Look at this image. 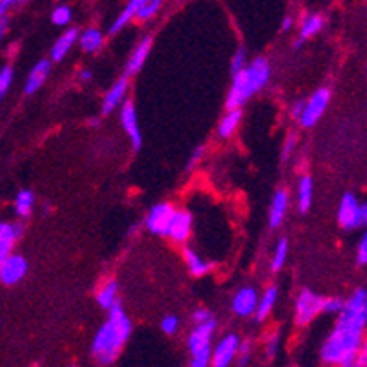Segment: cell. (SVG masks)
<instances>
[{"label": "cell", "instance_id": "f1b7e54d", "mask_svg": "<svg viewBox=\"0 0 367 367\" xmlns=\"http://www.w3.org/2000/svg\"><path fill=\"white\" fill-rule=\"evenodd\" d=\"M161 2L163 0H141V6H139V10H137L136 19H139V21H148V19H152V17L157 13V10H159Z\"/></svg>", "mask_w": 367, "mask_h": 367}, {"label": "cell", "instance_id": "3957f363", "mask_svg": "<svg viewBox=\"0 0 367 367\" xmlns=\"http://www.w3.org/2000/svg\"><path fill=\"white\" fill-rule=\"evenodd\" d=\"M271 66L265 59H256L249 68H242L234 73V82L226 97V108H240L243 102L249 101V97L260 91L269 81Z\"/></svg>", "mask_w": 367, "mask_h": 367}, {"label": "cell", "instance_id": "7bdbcfd3", "mask_svg": "<svg viewBox=\"0 0 367 367\" xmlns=\"http://www.w3.org/2000/svg\"><path fill=\"white\" fill-rule=\"evenodd\" d=\"M303 105H305V102H302V101L294 105V108H292V117H300V116H302Z\"/></svg>", "mask_w": 367, "mask_h": 367}, {"label": "cell", "instance_id": "ba28073f", "mask_svg": "<svg viewBox=\"0 0 367 367\" xmlns=\"http://www.w3.org/2000/svg\"><path fill=\"white\" fill-rule=\"evenodd\" d=\"M26 271H28V263L19 254H8L2 265H0V282L4 285H15L24 278Z\"/></svg>", "mask_w": 367, "mask_h": 367}, {"label": "cell", "instance_id": "2e32d148", "mask_svg": "<svg viewBox=\"0 0 367 367\" xmlns=\"http://www.w3.org/2000/svg\"><path fill=\"white\" fill-rule=\"evenodd\" d=\"M287 205H289V196H287L285 190H278L274 199H272V206H271V216H269V223L271 226H280L285 217L287 212Z\"/></svg>", "mask_w": 367, "mask_h": 367}, {"label": "cell", "instance_id": "f6af8a7d", "mask_svg": "<svg viewBox=\"0 0 367 367\" xmlns=\"http://www.w3.org/2000/svg\"><path fill=\"white\" fill-rule=\"evenodd\" d=\"M6 28H8V19H6V17H2V19H0V39L4 37Z\"/></svg>", "mask_w": 367, "mask_h": 367}, {"label": "cell", "instance_id": "8fae6325", "mask_svg": "<svg viewBox=\"0 0 367 367\" xmlns=\"http://www.w3.org/2000/svg\"><path fill=\"white\" fill-rule=\"evenodd\" d=\"M238 346H240V338L236 334H229L217 343L216 351L212 355V366L226 367L232 362V358L236 357Z\"/></svg>", "mask_w": 367, "mask_h": 367}, {"label": "cell", "instance_id": "e575fe53", "mask_svg": "<svg viewBox=\"0 0 367 367\" xmlns=\"http://www.w3.org/2000/svg\"><path fill=\"white\" fill-rule=\"evenodd\" d=\"M245 61H247L245 50L236 51V55L232 59V73H236V71H240L242 68H245Z\"/></svg>", "mask_w": 367, "mask_h": 367}, {"label": "cell", "instance_id": "9c48e42d", "mask_svg": "<svg viewBox=\"0 0 367 367\" xmlns=\"http://www.w3.org/2000/svg\"><path fill=\"white\" fill-rule=\"evenodd\" d=\"M174 211H176V208H174L170 203H159V205L152 206L150 214L146 217V226H148V231L157 234V236H166L168 223H170Z\"/></svg>", "mask_w": 367, "mask_h": 367}, {"label": "cell", "instance_id": "484cf974", "mask_svg": "<svg viewBox=\"0 0 367 367\" xmlns=\"http://www.w3.org/2000/svg\"><path fill=\"white\" fill-rule=\"evenodd\" d=\"M298 202H300V211L307 212L312 203V179L311 177H302L300 186H298Z\"/></svg>", "mask_w": 367, "mask_h": 367}, {"label": "cell", "instance_id": "ffe728a7", "mask_svg": "<svg viewBox=\"0 0 367 367\" xmlns=\"http://www.w3.org/2000/svg\"><path fill=\"white\" fill-rule=\"evenodd\" d=\"M22 236V226L17 223H0V247L11 249L13 243Z\"/></svg>", "mask_w": 367, "mask_h": 367}, {"label": "cell", "instance_id": "7402d4cb", "mask_svg": "<svg viewBox=\"0 0 367 367\" xmlns=\"http://www.w3.org/2000/svg\"><path fill=\"white\" fill-rule=\"evenodd\" d=\"M102 41H105V37L99 30L96 28H90V30H86L84 33L81 35V48L88 53H93L102 46Z\"/></svg>", "mask_w": 367, "mask_h": 367}, {"label": "cell", "instance_id": "7a4b0ae2", "mask_svg": "<svg viewBox=\"0 0 367 367\" xmlns=\"http://www.w3.org/2000/svg\"><path fill=\"white\" fill-rule=\"evenodd\" d=\"M108 311H110V318L99 329L96 340H93V346H91V352L96 355L97 360L101 364H111L119 357V352L125 347L132 331L130 320L126 318L125 311L119 303H114Z\"/></svg>", "mask_w": 367, "mask_h": 367}, {"label": "cell", "instance_id": "d4e9b609", "mask_svg": "<svg viewBox=\"0 0 367 367\" xmlns=\"http://www.w3.org/2000/svg\"><path fill=\"white\" fill-rule=\"evenodd\" d=\"M322 26H323V19L320 15H309L303 21L302 24V37H300V41L296 42V48L298 46H302L303 41H307L309 37L312 35H316L318 31L322 30Z\"/></svg>", "mask_w": 367, "mask_h": 367}, {"label": "cell", "instance_id": "f546056e", "mask_svg": "<svg viewBox=\"0 0 367 367\" xmlns=\"http://www.w3.org/2000/svg\"><path fill=\"white\" fill-rule=\"evenodd\" d=\"M287 251H289V243H287V240H282V242L278 243V249L274 252V258H272V271H280L282 269L287 260Z\"/></svg>", "mask_w": 367, "mask_h": 367}, {"label": "cell", "instance_id": "4dcf8cb0", "mask_svg": "<svg viewBox=\"0 0 367 367\" xmlns=\"http://www.w3.org/2000/svg\"><path fill=\"white\" fill-rule=\"evenodd\" d=\"M51 21L55 22L57 26H66L68 22L71 21V11L68 6H59V8H55L53 10V13H51Z\"/></svg>", "mask_w": 367, "mask_h": 367}, {"label": "cell", "instance_id": "d6986e66", "mask_svg": "<svg viewBox=\"0 0 367 367\" xmlns=\"http://www.w3.org/2000/svg\"><path fill=\"white\" fill-rule=\"evenodd\" d=\"M276 298H278L276 287H269V289L265 291V294H263L262 300H258V305H256L258 320H265V318L269 316V312L272 311V307H274V303H276Z\"/></svg>", "mask_w": 367, "mask_h": 367}, {"label": "cell", "instance_id": "ab89813d", "mask_svg": "<svg viewBox=\"0 0 367 367\" xmlns=\"http://www.w3.org/2000/svg\"><path fill=\"white\" fill-rule=\"evenodd\" d=\"M202 156H203V146H199V148H197V150L194 152V154H192L190 161H188V165H186V168H188V170H192V168H194V166H196L197 163H199V159H202Z\"/></svg>", "mask_w": 367, "mask_h": 367}, {"label": "cell", "instance_id": "836d02e7", "mask_svg": "<svg viewBox=\"0 0 367 367\" xmlns=\"http://www.w3.org/2000/svg\"><path fill=\"white\" fill-rule=\"evenodd\" d=\"M177 327H179V320L176 316H166L161 322V329L166 334H174L177 331Z\"/></svg>", "mask_w": 367, "mask_h": 367}, {"label": "cell", "instance_id": "cb8c5ba5", "mask_svg": "<svg viewBox=\"0 0 367 367\" xmlns=\"http://www.w3.org/2000/svg\"><path fill=\"white\" fill-rule=\"evenodd\" d=\"M185 262L194 276H203V274H206V272L212 269V263L203 262L202 258L197 256L196 252H192L190 249H186L185 251Z\"/></svg>", "mask_w": 367, "mask_h": 367}, {"label": "cell", "instance_id": "6da1fadb", "mask_svg": "<svg viewBox=\"0 0 367 367\" xmlns=\"http://www.w3.org/2000/svg\"><path fill=\"white\" fill-rule=\"evenodd\" d=\"M342 314L337 327L322 349L325 364L337 366H355L358 349L362 347V334L367 320V294L366 289H357L352 296L343 303Z\"/></svg>", "mask_w": 367, "mask_h": 367}, {"label": "cell", "instance_id": "5b68a950", "mask_svg": "<svg viewBox=\"0 0 367 367\" xmlns=\"http://www.w3.org/2000/svg\"><path fill=\"white\" fill-rule=\"evenodd\" d=\"M338 222L343 229H358L364 226L367 222V208L366 205H360L358 199L352 194H346L340 203L338 211Z\"/></svg>", "mask_w": 367, "mask_h": 367}, {"label": "cell", "instance_id": "f35d334b", "mask_svg": "<svg viewBox=\"0 0 367 367\" xmlns=\"http://www.w3.org/2000/svg\"><path fill=\"white\" fill-rule=\"evenodd\" d=\"M278 342H280V340H278V334H274V337L267 342V358H269V360H272V358L276 357Z\"/></svg>", "mask_w": 367, "mask_h": 367}, {"label": "cell", "instance_id": "9a60e30c", "mask_svg": "<svg viewBox=\"0 0 367 367\" xmlns=\"http://www.w3.org/2000/svg\"><path fill=\"white\" fill-rule=\"evenodd\" d=\"M152 50V39H143L139 44H137L136 51H134V55L130 57V61H128V66H126V75H134L137 71L141 70V66L145 64L146 57L150 53Z\"/></svg>", "mask_w": 367, "mask_h": 367}, {"label": "cell", "instance_id": "8992f818", "mask_svg": "<svg viewBox=\"0 0 367 367\" xmlns=\"http://www.w3.org/2000/svg\"><path fill=\"white\" fill-rule=\"evenodd\" d=\"M323 305V298L314 294L311 291H303L300 296H298L296 302V323L298 325H309V323L314 320V318L322 312Z\"/></svg>", "mask_w": 367, "mask_h": 367}, {"label": "cell", "instance_id": "277c9868", "mask_svg": "<svg viewBox=\"0 0 367 367\" xmlns=\"http://www.w3.org/2000/svg\"><path fill=\"white\" fill-rule=\"evenodd\" d=\"M216 329V322L208 318L205 322L197 323L188 338V349L192 355V367H206L211 364V340L212 332Z\"/></svg>", "mask_w": 367, "mask_h": 367}, {"label": "cell", "instance_id": "603a6c76", "mask_svg": "<svg viewBox=\"0 0 367 367\" xmlns=\"http://www.w3.org/2000/svg\"><path fill=\"white\" fill-rule=\"evenodd\" d=\"M139 6H141V0H130L128 2V6H126L125 10H123V13L119 17H117V21L111 24L110 28V33H117L119 30H123V26H126L128 22L136 17L137 10H139Z\"/></svg>", "mask_w": 367, "mask_h": 367}, {"label": "cell", "instance_id": "d590c367", "mask_svg": "<svg viewBox=\"0 0 367 367\" xmlns=\"http://www.w3.org/2000/svg\"><path fill=\"white\" fill-rule=\"evenodd\" d=\"M238 351H240V366H245L251 358V343L243 342L238 346Z\"/></svg>", "mask_w": 367, "mask_h": 367}, {"label": "cell", "instance_id": "5bb4252c", "mask_svg": "<svg viewBox=\"0 0 367 367\" xmlns=\"http://www.w3.org/2000/svg\"><path fill=\"white\" fill-rule=\"evenodd\" d=\"M126 91H128V79L123 77L121 81H117L116 84L111 86V90L106 93L105 101H102V116H108L111 110H116L117 106L121 105Z\"/></svg>", "mask_w": 367, "mask_h": 367}, {"label": "cell", "instance_id": "4fadbf2b", "mask_svg": "<svg viewBox=\"0 0 367 367\" xmlns=\"http://www.w3.org/2000/svg\"><path fill=\"white\" fill-rule=\"evenodd\" d=\"M256 305L258 294L251 287L242 289V291L234 296V302H232V309H234V312L240 314V316H249V314H252V312L256 311Z\"/></svg>", "mask_w": 367, "mask_h": 367}, {"label": "cell", "instance_id": "44dd1931", "mask_svg": "<svg viewBox=\"0 0 367 367\" xmlns=\"http://www.w3.org/2000/svg\"><path fill=\"white\" fill-rule=\"evenodd\" d=\"M240 121H242V110H240V108H231V111L222 119V125H220V136L231 137L232 134L236 132Z\"/></svg>", "mask_w": 367, "mask_h": 367}, {"label": "cell", "instance_id": "30bf717a", "mask_svg": "<svg viewBox=\"0 0 367 367\" xmlns=\"http://www.w3.org/2000/svg\"><path fill=\"white\" fill-rule=\"evenodd\" d=\"M192 232V216L186 211H174L172 220L168 223L166 236H170L174 242L185 243Z\"/></svg>", "mask_w": 367, "mask_h": 367}, {"label": "cell", "instance_id": "d6a6232c", "mask_svg": "<svg viewBox=\"0 0 367 367\" xmlns=\"http://www.w3.org/2000/svg\"><path fill=\"white\" fill-rule=\"evenodd\" d=\"M342 307H343L342 298H329V300H325V298H323L322 311L331 312V314H338V312L342 311Z\"/></svg>", "mask_w": 367, "mask_h": 367}, {"label": "cell", "instance_id": "4316f807", "mask_svg": "<svg viewBox=\"0 0 367 367\" xmlns=\"http://www.w3.org/2000/svg\"><path fill=\"white\" fill-rule=\"evenodd\" d=\"M117 298V283L116 282H108L105 287H102L99 294H97V302L102 309H110L114 303H116Z\"/></svg>", "mask_w": 367, "mask_h": 367}, {"label": "cell", "instance_id": "bcb514c9", "mask_svg": "<svg viewBox=\"0 0 367 367\" xmlns=\"http://www.w3.org/2000/svg\"><path fill=\"white\" fill-rule=\"evenodd\" d=\"M79 79H81L82 82H88L91 79V71L90 70H84V71H81V73H79Z\"/></svg>", "mask_w": 367, "mask_h": 367}, {"label": "cell", "instance_id": "83f0119b", "mask_svg": "<svg viewBox=\"0 0 367 367\" xmlns=\"http://www.w3.org/2000/svg\"><path fill=\"white\" fill-rule=\"evenodd\" d=\"M33 202H35V197L31 194L30 190H22L19 192V196H17V214L22 217H28L31 214V208H33Z\"/></svg>", "mask_w": 367, "mask_h": 367}, {"label": "cell", "instance_id": "74e56055", "mask_svg": "<svg viewBox=\"0 0 367 367\" xmlns=\"http://www.w3.org/2000/svg\"><path fill=\"white\" fill-rule=\"evenodd\" d=\"M294 146H296V136L291 134V136L287 137L285 146H283V159H289V156H291L292 150H294Z\"/></svg>", "mask_w": 367, "mask_h": 367}, {"label": "cell", "instance_id": "52a82bcc", "mask_svg": "<svg viewBox=\"0 0 367 367\" xmlns=\"http://www.w3.org/2000/svg\"><path fill=\"white\" fill-rule=\"evenodd\" d=\"M329 99H331V93H329V90H318L314 96L309 99V101L303 105V110H302V116H300V119H302V125L303 126H312L316 125L318 119L323 116V111H325L327 105H329Z\"/></svg>", "mask_w": 367, "mask_h": 367}, {"label": "cell", "instance_id": "7dc6e473", "mask_svg": "<svg viewBox=\"0 0 367 367\" xmlns=\"http://www.w3.org/2000/svg\"><path fill=\"white\" fill-rule=\"evenodd\" d=\"M291 24H292V19H291V17H287L285 21H283L282 28H283V30H289V28H291Z\"/></svg>", "mask_w": 367, "mask_h": 367}, {"label": "cell", "instance_id": "c3c4849f", "mask_svg": "<svg viewBox=\"0 0 367 367\" xmlns=\"http://www.w3.org/2000/svg\"><path fill=\"white\" fill-rule=\"evenodd\" d=\"M28 0H11V4H24Z\"/></svg>", "mask_w": 367, "mask_h": 367}, {"label": "cell", "instance_id": "e0dca14e", "mask_svg": "<svg viewBox=\"0 0 367 367\" xmlns=\"http://www.w3.org/2000/svg\"><path fill=\"white\" fill-rule=\"evenodd\" d=\"M50 73V61H41L39 64L31 70V73L28 75L26 81V93H35L39 88L42 86V82L46 81V77Z\"/></svg>", "mask_w": 367, "mask_h": 367}, {"label": "cell", "instance_id": "ee69618b", "mask_svg": "<svg viewBox=\"0 0 367 367\" xmlns=\"http://www.w3.org/2000/svg\"><path fill=\"white\" fill-rule=\"evenodd\" d=\"M10 252H11V249H8V247H0V265H2V262L8 258Z\"/></svg>", "mask_w": 367, "mask_h": 367}, {"label": "cell", "instance_id": "ac0fdd59", "mask_svg": "<svg viewBox=\"0 0 367 367\" xmlns=\"http://www.w3.org/2000/svg\"><path fill=\"white\" fill-rule=\"evenodd\" d=\"M77 35H79V31L77 30H68L64 33V35L59 39V41L55 42V46H53V50H51V59L55 62L62 61L64 59V55L70 51V48L73 44H75L77 41Z\"/></svg>", "mask_w": 367, "mask_h": 367}, {"label": "cell", "instance_id": "7c38bea8", "mask_svg": "<svg viewBox=\"0 0 367 367\" xmlns=\"http://www.w3.org/2000/svg\"><path fill=\"white\" fill-rule=\"evenodd\" d=\"M121 123L123 128L126 130V134L130 136L132 145L136 150L141 148V132H139V125H137V114H136V106L134 102H125L121 110Z\"/></svg>", "mask_w": 367, "mask_h": 367}, {"label": "cell", "instance_id": "60d3db41", "mask_svg": "<svg viewBox=\"0 0 367 367\" xmlns=\"http://www.w3.org/2000/svg\"><path fill=\"white\" fill-rule=\"evenodd\" d=\"M211 318V312L206 311V309H199V311L194 312V320H196L197 323L205 322V320H208Z\"/></svg>", "mask_w": 367, "mask_h": 367}, {"label": "cell", "instance_id": "b9f144b4", "mask_svg": "<svg viewBox=\"0 0 367 367\" xmlns=\"http://www.w3.org/2000/svg\"><path fill=\"white\" fill-rule=\"evenodd\" d=\"M10 6H11V0H0V19L6 17V11L10 10Z\"/></svg>", "mask_w": 367, "mask_h": 367}, {"label": "cell", "instance_id": "1f68e13d", "mask_svg": "<svg viewBox=\"0 0 367 367\" xmlns=\"http://www.w3.org/2000/svg\"><path fill=\"white\" fill-rule=\"evenodd\" d=\"M11 81H13V70H11L10 66H6V68H2V71H0V101L4 99L6 91L10 90Z\"/></svg>", "mask_w": 367, "mask_h": 367}, {"label": "cell", "instance_id": "8d00e7d4", "mask_svg": "<svg viewBox=\"0 0 367 367\" xmlns=\"http://www.w3.org/2000/svg\"><path fill=\"white\" fill-rule=\"evenodd\" d=\"M367 262V238H362L358 243V263L366 265Z\"/></svg>", "mask_w": 367, "mask_h": 367}]
</instances>
